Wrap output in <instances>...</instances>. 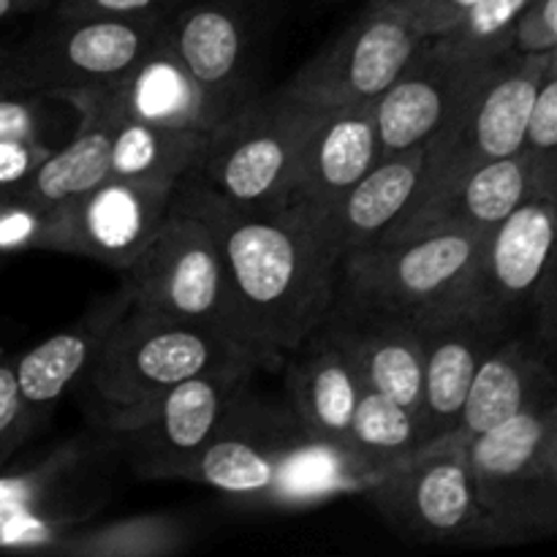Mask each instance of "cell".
<instances>
[{
    "label": "cell",
    "mask_w": 557,
    "mask_h": 557,
    "mask_svg": "<svg viewBox=\"0 0 557 557\" xmlns=\"http://www.w3.org/2000/svg\"><path fill=\"white\" fill-rule=\"evenodd\" d=\"M174 199L212 228L245 335L264 368H277L337 302L346 250L330 221L292 205H228L188 180Z\"/></svg>",
    "instance_id": "6da1fadb"
},
{
    "label": "cell",
    "mask_w": 557,
    "mask_h": 557,
    "mask_svg": "<svg viewBox=\"0 0 557 557\" xmlns=\"http://www.w3.org/2000/svg\"><path fill=\"white\" fill-rule=\"evenodd\" d=\"M174 479L270 509H308L337 495L364 493L373 473L346 449L313 438L297 413L253 403L248 389L228 408L218 433Z\"/></svg>",
    "instance_id": "7a4b0ae2"
},
{
    "label": "cell",
    "mask_w": 557,
    "mask_h": 557,
    "mask_svg": "<svg viewBox=\"0 0 557 557\" xmlns=\"http://www.w3.org/2000/svg\"><path fill=\"white\" fill-rule=\"evenodd\" d=\"M484 239L487 234L476 228L449 223L395 243L348 250L335 305L375 310L419 332L455 319H476Z\"/></svg>",
    "instance_id": "3957f363"
},
{
    "label": "cell",
    "mask_w": 557,
    "mask_h": 557,
    "mask_svg": "<svg viewBox=\"0 0 557 557\" xmlns=\"http://www.w3.org/2000/svg\"><path fill=\"white\" fill-rule=\"evenodd\" d=\"M259 370L261 359L215 326L145 308L120 310L85 381L107 408L145 403L174 384L215 370Z\"/></svg>",
    "instance_id": "277c9868"
},
{
    "label": "cell",
    "mask_w": 557,
    "mask_h": 557,
    "mask_svg": "<svg viewBox=\"0 0 557 557\" xmlns=\"http://www.w3.org/2000/svg\"><path fill=\"white\" fill-rule=\"evenodd\" d=\"M547 65L549 52H509L479 76L451 117L424 141L422 180L403 218L438 199L482 163L525 147L528 120Z\"/></svg>",
    "instance_id": "5b68a950"
},
{
    "label": "cell",
    "mask_w": 557,
    "mask_h": 557,
    "mask_svg": "<svg viewBox=\"0 0 557 557\" xmlns=\"http://www.w3.org/2000/svg\"><path fill=\"white\" fill-rule=\"evenodd\" d=\"M321 109L277 90L245 101L207 139L194 172L183 180L237 207H281L299 172Z\"/></svg>",
    "instance_id": "8992f818"
},
{
    "label": "cell",
    "mask_w": 557,
    "mask_h": 557,
    "mask_svg": "<svg viewBox=\"0 0 557 557\" xmlns=\"http://www.w3.org/2000/svg\"><path fill=\"white\" fill-rule=\"evenodd\" d=\"M120 294L131 308L215 326L256 354L245 335L215 234L205 218L196 215L183 201L172 199L169 215L158 232L134 264L123 270Z\"/></svg>",
    "instance_id": "52a82bcc"
},
{
    "label": "cell",
    "mask_w": 557,
    "mask_h": 557,
    "mask_svg": "<svg viewBox=\"0 0 557 557\" xmlns=\"http://www.w3.org/2000/svg\"><path fill=\"white\" fill-rule=\"evenodd\" d=\"M166 16H54L52 25L0 47V82L49 101L107 85L156 47Z\"/></svg>",
    "instance_id": "ba28073f"
},
{
    "label": "cell",
    "mask_w": 557,
    "mask_h": 557,
    "mask_svg": "<svg viewBox=\"0 0 557 557\" xmlns=\"http://www.w3.org/2000/svg\"><path fill=\"white\" fill-rule=\"evenodd\" d=\"M370 500L403 539L455 544L498 539L482 509L468 462V438L455 430L386 468L368 487Z\"/></svg>",
    "instance_id": "9c48e42d"
},
{
    "label": "cell",
    "mask_w": 557,
    "mask_h": 557,
    "mask_svg": "<svg viewBox=\"0 0 557 557\" xmlns=\"http://www.w3.org/2000/svg\"><path fill=\"white\" fill-rule=\"evenodd\" d=\"M424 38L400 0H373L283 90L313 109L375 103L408 69Z\"/></svg>",
    "instance_id": "30bf717a"
},
{
    "label": "cell",
    "mask_w": 557,
    "mask_h": 557,
    "mask_svg": "<svg viewBox=\"0 0 557 557\" xmlns=\"http://www.w3.org/2000/svg\"><path fill=\"white\" fill-rule=\"evenodd\" d=\"M253 373L245 368L201 373L145 403L109 408L107 428L141 476L174 479L218 433Z\"/></svg>",
    "instance_id": "8fae6325"
},
{
    "label": "cell",
    "mask_w": 557,
    "mask_h": 557,
    "mask_svg": "<svg viewBox=\"0 0 557 557\" xmlns=\"http://www.w3.org/2000/svg\"><path fill=\"white\" fill-rule=\"evenodd\" d=\"M553 400H539L468 441L473 484L498 539L517 536L553 517L547 495V444Z\"/></svg>",
    "instance_id": "7c38bea8"
},
{
    "label": "cell",
    "mask_w": 557,
    "mask_h": 557,
    "mask_svg": "<svg viewBox=\"0 0 557 557\" xmlns=\"http://www.w3.org/2000/svg\"><path fill=\"white\" fill-rule=\"evenodd\" d=\"M172 180L107 177L63 212V253L128 270L172 207Z\"/></svg>",
    "instance_id": "4fadbf2b"
},
{
    "label": "cell",
    "mask_w": 557,
    "mask_h": 557,
    "mask_svg": "<svg viewBox=\"0 0 557 557\" xmlns=\"http://www.w3.org/2000/svg\"><path fill=\"white\" fill-rule=\"evenodd\" d=\"M557 261V188L522 201L484 239L476 275V319L500 326L515 310L536 305Z\"/></svg>",
    "instance_id": "5bb4252c"
},
{
    "label": "cell",
    "mask_w": 557,
    "mask_h": 557,
    "mask_svg": "<svg viewBox=\"0 0 557 557\" xmlns=\"http://www.w3.org/2000/svg\"><path fill=\"white\" fill-rule=\"evenodd\" d=\"M490 65L493 63H462L446 58L430 44V36L424 38L408 69L375 101L379 156L386 158L424 147Z\"/></svg>",
    "instance_id": "9a60e30c"
},
{
    "label": "cell",
    "mask_w": 557,
    "mask_h": 557,
    "mask_svg": "<svg viewBox=\"0 0 557 557\" xmlns=\"http://www.w3.org/2000/svg\"><path fill=\"white\" fill-rule=\"evenodd\" d=\"M71 92L87 98L107 114H123V117L158 125V128L215 131L228 117L205 96L194 76L169 52L161 36L156 47L123 76L107 85Z\"/></svg>",
    "instance_id": "2e32d148"
},
{
    "label": "cell",
    "mask_w": 557,
    "mask_h": 557,
    "mask_svg": "<svg viewBox=\"0 0 557 557\" xmlns=\"http://www.w3.org/2000/svg\"><path fill=\"white\" fill-rule=\"evenodd\" d=\"M379 158L375 103L321 109L286 205L326 218Z\"/></svg>",
    "instance_id": "e0dca14e"
},
{
    "label": "cell",
    "mask_w": 557,
    "mask_h": 557,
    "mask_svg": "<svg viewBox=\"0 0 557 557\" xmlns=\"http://www.w3.org/2000/svg\"><path fill=\"white\" fill-rule=\"evenodd\" d=\"M549 188H557V180L549 177L525 150L515 152V156L495 158V161H487L473 169V172H468L460 183L451 185L438 199L403 218L397 226H392L373 245L395 243V239L408 237V234L449 226V223H460V226H471L476 232L490 234L522 201Z\"/></svg>",
    "instance_id": "ac0fdd59"
},
{
    "label": "cell",
    "mask_w": 557,
    "mask_h": 557,
    "mask_svg": "<svg viewBox=\"0 0 557 557\" xmlns=\"http://www.w3.org/2000/svg\"><path fill=\"white\" fill-rule=\"evenodd\" d=\"M321 330L346 351L364 389L381 392L419 417L424 379L419 330L392 315L348 305H335Z\"/></svg>",
    "instance_id": "d6986e66"
},
{
    "label": "cell",
    "mask_w": 557,
    "mask_h": 557,
    "mask_svg": "<svg viewBox=\"0 0 557 557\" xmlns=\"http://www.w3.org/2000/svg\"><path fill=\"white\" fill-rule=\"evenodd\" d=\"M161 41L221 112L243 107L245 27L237 11L223 3L188 5L163 20Z\"/></svg>",
    "instance_id": "ffe728a7"
},
{
    "label": "cell",
    "mask_w": 557,
    "mask_h": 557,
    "mask_svg": "<svg viewBox=\"0 0 557 557\" xmlns=\"http://www.w3.org/2000/svg\"><path fill=\"white\" fill-rule=\"evenodd\" d=\"M292 411L313 438L346 446L364 386L341 346L315 330L283 357Z\"/></svg>",
    "instance_id": "44dd1931"
},
{
    "label": "cell",
    "mask_w": 557,
    "mask_h": 557,
    "mask_svg": "<svg viewBox=\"0 0 557 557\" xmlns=\"http://www.w3.org/2000/svg\"><path fill=\"white\" fill-rule=\"evenodd\" d=\"M495 330L498 326L487 321L455 319L419 332L424 351L422 406L417 417L422 446L457 430L473 375L495 346Z\"/></svg>",
    "instance_id": "7402d4cb"
},
{
    "label": "cell",
    "mask_w": 557,
    "mask_h": 557,
    "mask_svg": "<svg viewBox=\"0 0 557 557\" xmlns=\"http://www.w3.org/2000/svg\"><path fill=\"white\" fill-rule=\"evenodd\" d=\"M422 158L424 147L381 158L326 215L346 253L379 243L400 221L419 190Z\"/></svg>",
    "instance_id": "603a6c76"
},
{
    "label": "cell",
    "mask_w": 557,
    "mask_h": 557,
    "mask_svg": "<svg viewBox=\"0 0 557 557\" xmlns=\"http://www.w3.org/2000/svg\"><path fill=\"white\" fill-rule=\"evenodd\" d=\"M60 101L76 109L79 123L71 139L63 147H54L16 190L47 207L71 205L112 174V123L107 114L79 96H63Z\"/></svg>",
    "instance_id": "cb8c5ba5"
},
{
    "label": "cell",
    "mask_w": 557,
    "mask_h": 557,
    "mask_svg": "<svg viewBox=\"0 0 557 557\" xmlns=\"http://www.w3.org/2000/svg\"><path fill=\"white\" fill-rule=\"evenodd\" d=\"M549 386L553 379L531 346L522 341H509L500 346L495 343L473 375L457 430L471 441L473 435L544 400Z\"/></svg>",
    "instance_id": "d4e9b609"
},
{
    "label": "cell",
    "mask_w": 557,
    "mask_h": 557,
    "mask_svg": "<svg viewBox=\"0 0 557 557\" xmlns=\"http://www.w3.org/2000/svg\"><path fill=\"white\" fill-rule=\"evenodd\" d=\"M125 308L123 294H114L101 313L79 321L63 332L44 337L38 346L16 359V384L33 413L49 411L82 375L90 370L109 324Z\"/></svg>",
    "instance_id": "484cf974"
},
{
    "label": "cell",
    "mask_w": 557,
    "mask_h": 557,
    "mask_svg": "<svg viewBox=\"0 0 557 557\" xmlns=\"http://www.w3.org/2000/svg\"><path fill=\"white\" fill-rule=\"evenodd\" d=\"M69 96H74V92H69ZM107 117L112 123V158H109L112 174L109 177L180 183L185 174L194 172L212 134V131L158 128V125L139 123V120L123 117V114H107Z\"/></svg>",
    "instance_id": "4316f807"
},
{
    "label": "cell",
    "mask_w": 557,
    "mask_h": 557,
    "mask_svg": "<svg viewBox=\"0 0 557 557\" xmlns=\"http://www.w3.org/2000/svg\"><path fill=\"white\" fill-rule=\"evenodd\" d=\"M419 446L422 438L417 417L392 397L364 389L351 419L348 451L379 479L386 468L406 460Z\"/></svg>",
    "instance_id": "83f0119b"
},
{
    "label": "cell",
    "mask_w": 557,
    "mask_h": 557,
    "mask_svg": "<svg viewBox=\"0 0 557 557\" xmlns=\"http://www.w3.org/2000/svg\"><path fill=\"white\" fill-rule=\"evenodd\" d=\"M531 3L533 0H479L449 30L430 36V44L462 63H495L515 52L517 22Z\"/></svg>",
    "instance_id": "f1b7e54d"
},
{
    "label": "cell",
    "mask_w": 557,
    "mask_h": 557,
    "mask_svg": "<svg viewBox=\"0 0 557 557\" xmlns=\"http://www.w3.org/2000/svg\"><path fill=\"white\" fill-rule=\"evenodd\" d=\"M185 533L172 517H131L85 533H69L49 544V553L71 557H156L180 549Z\"/></svg>",
    "instance_id": "f546056e"
},
{
    "label": "cell",
    "mask_w": 557,
    "mask_h": 557,
    "mask_svg": "<svg viewBox=\"0 0 557 557\" xmlns=\"http://www.w3.org/2000/svg\"><path fill=\"white\" fill-rule=\"evenodd\" d=\"M22 253H63V212L5 190L0 194V259Z\"/></svg>",
    "instance_id": "4dcf8cb0"
},
{
    "label": "cell",
    "mask_w": 557,
    "mask_h": 557,
    "mask_svg": "<svg viewBox=\"0 0 557 557\" xmlns=\"http://www.w3.org/2000/svg\"><path fill=\"white\" fill-rule=\"evenodd\" d=\"M522 150L557 180V60L549 58L544 79L539 85L533 101L531 120H528L525 147Z\"/></svg>",
    "instance_id": "1f68e13d"
},
{
    "label": "cell",
    "mask_w": 557,
    "mask_h": 557,
    "mask_svg": "<svg viewBox=\"0 0 557 557\" xmlns=\"http://www.w3.org/2000/svg\"><path fill=\"white\" fill-rule=\"evenodd\" d=\"M38 428V417L16 384V359L0 354V468Z\"/></svg>",
    "instance_id": "d6a6232c"
},
{
    "label": "cell",
    "mask_w": 557,
    "mask_h": 557,
    "mask_svg": "<svg viewBox=\"0 0 557 557\" xmlns=\"http://www.w3.org/2000/svg\"><path fill=\"white\" fill-rule=\"evenodd\" d=\"M557 49V0H533L522 11L515 33V52L547 54Z\"/></svg>",
    "instance_id": "836d02e7"
},
{
    "label": "cell",
    "mask_w": 557,
    "mask_h": 557,
    "mask_svg": "<svg viewBox=\"0 0 557 557\" xmlns=\"http://www.w3.org/2000/svg\"><path fill=\"white\" fill-rule=\"evenodd\" d=\"M52 150L49 139H0V194L20 190Z\"/></svg>",
    "instance_id": "e575fe53"
},
{
    "label": "cell",
    "mask_w": 557,
    "mask_h": 557,
    "mask_svg": "<svg viewBox=\"0 0 557 557\" xmlns=\"http://www.w3.org/2000/svg\"><path fill=\"white\" fill-rule=\"evenodd\" d=\"M174 0H54V16L87 20V16H163Z\"/></svg>",
    "instance_id": "d590c367"
},
{
    "label": "cell",
    "mask_w": 557,
    "mask_h": 557,
    "mask_svg": "<svg viewBox=\"0 0 557 557\" xmlns=\"http://www.w3.org/2000/svg\"><path fill=\"white\" fill-rule=\"evenodd\" d=\"M479 0H400L403 9L413 16L424 36H438L460 22Z\"/></svg>",
    "instance_id": "8d00e7d4"
},
{
    "label": "cell",
    "mask_w": 557,
    "mask_h": 557,
    "mask_svg": "<svg viewBox=\"0 0 557 557\" xmlns=\"http://www.w3.org/2000/svg\"><path fill=\"white\" fill-rule=\"evenodd\" d=\"M533 308H536V326L542 341H547L549 346H557V261L547 281H544Z\"/></svg>",
    "instance_id": "74e56055"
},
{
    "label": "cell",
    "mask_w": 557,
    "mask_h": 557,
    "mask_svg": "<svg viewBox=\"0 0 557 557\" xmlns=\"http://www.w3.org/2000/svg\"><path fill=\"white\" fill-rule=\"evenodd\" d=\"M547 495L549 509L557 515V400H553V424H549V444H547Z\"/></svg>",
    "instance_id": "f35d334b"
},
{
    "label": "cell",
    "mask_w": 557,
    "mask_h": 557,
    "mask_svg": "<svg viewBox=\"0 0 557 557\" xmlns=\"http://www.w3.org/2000/svg\"><path fill=\"white\" fill-rule=\"evenodd\" d=\"M49 3H54V0H0V22L20 14H30V11L44 9Z\"/></svg>",
    "instance_id": "ab89813d"
},
{
    "label": "cell",
    "mask_w": 557,
    "mask_h": 557,
    "mask_svg": "<svg viewBox=\"0 0 557 557\" xmlns=\"http://www.w3.org/2000/svg\"><path fill=\"white\" fill-rule=\"evenodd\" d=\"M549 58H553V60H557V49H555V52H549Z\"/></svg>",
    "instance_id": "60d3db41"
}]
</instances>
